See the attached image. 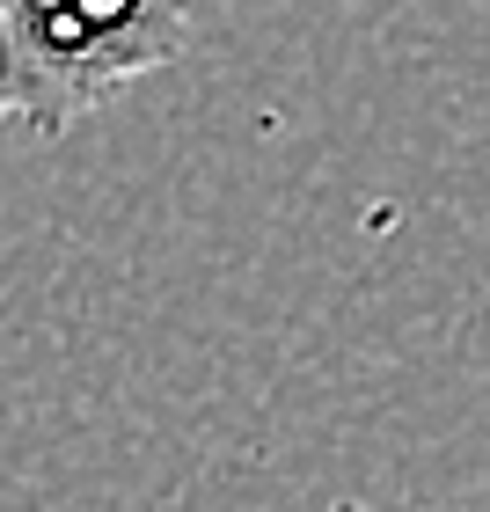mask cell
Returning <instances> with one entry per match:
<instances>
[{"mask_svg": "<svg viewBox=\"0 0 490 512\" xmlns=\"http://www.w3.org/2000/svg\"><path fill=\"white\" fill-rule=\"evenodd\" d=\"M191 0H59V15L0 52V125L37 139L74 132L154 66L183 59Z\"/></svg>", "mask_w": 490, "mask_h": 512, "instance_id": "1", "label": "cell"}, {"mask_svg": "<svg viewBox=\"0 0 490 512\" xmlns=\"http://www.w3.org/2000/svg\"><path fill=\"white\" fill-rule=\"evenodd\" d=\"M322 512H373V505H352V498H337V505H322Z\"/></svg>", "mask_w": 490, "mask_h": 512, "instance_id": "3", "label": "cell"}, {"mask_svg": "<svg viewBox=\"0 0 490 512\" xmlns=\"http://www.w3.org/2000/svg\"><path fill=\"white\" fill-rule=\"evenodd\" d=\"M59 15V0H0V52H15L30 30H44V22Z\"/></svg>", "mask_w": 490, "mask_h": 512, "instance_id": "2", "label": "cell"}]
</instances>
